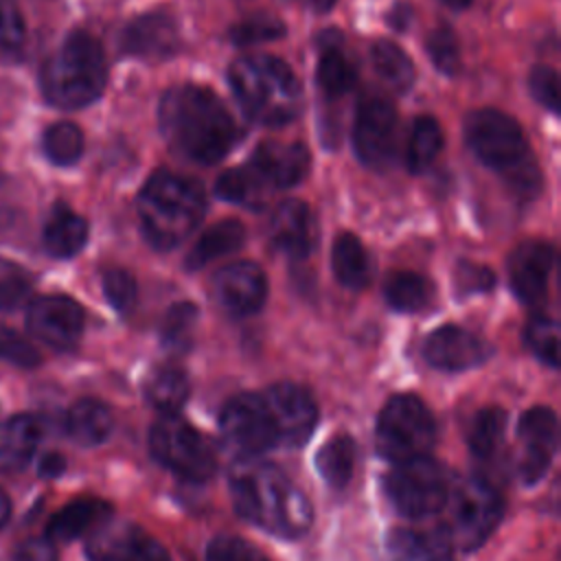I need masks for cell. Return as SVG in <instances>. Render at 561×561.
<instances>
[{"instance_id": "21", "label": "cell", "mask_w": 561, "mask_h": 561, "mask_svg": "<svg viewBox=\"0 0 561 561\" xmlns=\"http://www.w3.org/2000/svg\"><path fill=\"white\" fill-rule=\"evenodd\" d=\"M180 46V31L167 13H145L134 18L121 33V50L142 59L171 57Z\"/></svg>"}, {"instance_id": "48", "label": "cell", "mask_w": 561, "mask_h": 561, "mask_svg": "<svg viewBox=\"0 0 561 561\" xmlns=\"http://www.w3.org/2000/svg\"><path fill=\"white\" fill-rule=\"evenodd\" d=\"M454 280L460 291L473 294V291H489L495 285V274L486 265H478L471 261H460L456 265Z\"/></svg>"}, {"instance_id": "17", "label": "cell", "mask_w": 561, "mask_h": 561, "mask_svg": "<svg viewBox=\"0 0 561 561\" xmlns=\"http://www.w3.org/2000/svg\"><path fill=\"white\" fill-rule=\"evenodd\" d=\"M554 265V250L546 241H524L519 243L508 261V280L511 289L524 305H539L546 300L548 280Z\"/></svg>"}, {"instance_id": "53", "label": "cell", "mask_w": 561, "mask_h": 561, "mask_svg": "<svg viewBox=\"0 0 561 561\" xmlns=\"http://www.w3.org/2000/svg\"><path fill=\"white\" fill-rule=\"evenodd\" d=\"M298 2L307 4L313 11H329L335 4V0H298Z\"/></svg>"}, {"instance_id": "16", "label": "cell", "mask_w": 561, "mask_h": 561, "mask_svg": "<svg viewBox=\"0 0 561 561\" xmlns=\"http://www.w3.org/2000/svg\"><path fill=\"white\" fill-rule=\"evenodd\" d=\"M213 294L230 316H252L267 298L265 272L252 261H234L215 274Z\"/></svg>"}, {"instance_id": "43", "label": "cell", "mask_w": 561, "mask_h": 561, "mask_svg": "<svg viewBox=\"0 0 561 561\" xmlns=\"http://www.w3.org/2000/svg\"><path fill=\"white\" fill-rule=\"evenodd\" d=\"M427 53L432 57V64L436 70H440L447 77H454L460 68V48L458 37L449 26H436L427 37Z\"/></svg>"}, {"instance_id": "47", "label": "cell", "mask_w": 561, "mask_h": 561, "mask_svg": "<svg viewBox=\"0 0 561 561\" xmlns=\"http://www.w3.org/2000/svg\"><path fill=\"white\" fill-rule=\"evenodd\" d=\"M528 85L533 96L548 107L550 112H559V75L554 68L550 66H537L533 68L530 77H528Z\"/></svg>"}, {"instance_id": "24", "label": "cell", "mask_w": 561, "mask_h": 561, "mask_svg": "<svg viewBox=\"0 0 561 561\" xmlns=\"http://www.w3.org/2000/svg\"><path fill=\"white\" fill-rule=\"evenodd\" d=\"M42 438V421L20 412L0 423V471L18 473L35 456Z\"/></svg>"}, {"instance_id": "51", "label": "cell", "mask_w": 561, "mask_h": 561, "mask_svg": "<svg viewBox=\"0 0 561 561\" xmlns=\"http://www.w3.org/2000/svg\"><path fill=\"white\" fill-rule=\"evenodd\" d=\"M64 469H66V460L59 454H46L39 460V476L42 478H55V476L64 473Z\"/></svg>"}, {"instance_id": "27", "label": "cell", "mask_w": 561, "mask_h": 561, "mask_svg": "<svg viewBox=\"0 0 561 561\" xmlns=\"http://www.w3.org/2000/svg\"><path fill=\"white\" fill-rule=\"evenodd\" d=\"M114 419L110 408L99 399H79L66 412V434L81 447H96L112 434Z\"/></svg>"}, {"instance_id": "13", "label": "cell", "mask_w": 561, "mask_h": 561, "mask_svg": "<svg viewBox=\"0 0 561 561\" xmlns=\"http://www.w3.org/2000/svg\"><path fill=\"white\" fill-rule=\"evenodd\" d=\"M276 427L278 447H302L318 425V403L298 383H274L261 392Z\"/></svg>"}, {"instance_id": "34", "label": "cell", "mask_w": 561, "mask_h": 561, "mask_svg": "<svg viewBox=\"0 0 561 561\" xmlns=\"http://www.w3.org/2000/svg\"><path fill=\"white\" fill-rule=\"evenodd\" d=\"M506 421H508V414L500 405H489L476 412L467 434L469 449L476 458L489 460L497 454L506 436Z\"/></svg>"}, {"instance_id": "30", "label": "cell", "mask_w": 561, "mask_h": 561, "mask_svg": "<svg viewBox=\"0 0 561 561\" xmlns=\"http://www.w3.org/2000/svg\"><path fill=\"white\" fill-rule=\"evenodd\" d=\"M188 392V377L178 366H160L151 370V375L145 381V399L153 410L162 412V416L178 414L184 408Z\"/></svg>"}, {"instance_id": "35", "label": "cell", "mask_w": 561, "mask_h": 561, "mask_svg": "<svg viewBox=\"0 0 561 561\" xmlns=\"http://www.w3.org/2000/svg\"><path fill=\"white\" fill-rule=\"evenodd\" d=\"M370 61L379 79L392 90L405 92L414 83V64L394 42L377 39L370 46Z\"/></svg>"}, {"instance_id": "45", "label": "cell", "mask_w": 561, "mask_h": 561, "mask_svg": "<svg viewBox=\"0 0 561 561\" xmlns=\"http://www.w3.org/2000/svg\"><path fill=\"white\" fill-rule=\"evenodd\" d=\"M0 359L20 368H33L42 362V355L31 340L13 329L0 327Z\"/></svg>"}, {"instance_id": "54", "label": "cell", "mask_w": 561, "mask_h": 561, "mask_svg": "<svg viewBox=\"0 0 561 561\" xmlns=\"http://www.w3.org/2000/svg\"><path fill=\"white\" fill-rule=\"evenodd\" d=\"M449 9H456V11H462V9H467L469 4H471V0H443Z\"/></svg>"}, {"instance_id": "33", "label": "cell", "mask_w": 561, "mask_h": 561, "mask_svg": "<svg viewBox=\"0 0 561 561\" xmlns=\"http://www.w3.org/2000/svg\"><path fill=\"white\" fill-rule=\"evenodd\" d=\"M355 458H357L355 438L340 434L320 447V451L316 456V467H318L322 480L331 489H344L353 478Z\"/></svg>"}, {"instance_id": "46", "label": "cell", "mask_w": 561, "mask_h": 561, "mask_svg": "<svg viewBox=\"0 0 561 561\" xmlns=\"http://www.w3.org/2000/svg\"><path fill=\"white\" fill-rule=\"evenodd\" d=\"M206 557L208 561H267L250 541L234 535L215 537L206 548Z\"/></svg>"}, {"instance_id": "28", "label": "cell", "mask_w": 561, "mask_h": 561, "mask_svg": "<svg viewBox=\"0 0 561 561\" xmlns=\"http://www.w3.org/2000/svg\"><path fill=\"white\" fill-rule=\"evenodd\" d=\"M331 267L335 278L348 287V289H364L370 278H373V263L370 256L366 252V248L362 245V241L351 234V232H342L333 248H331Z\"/></svg>"}, {"instance_id": "18", "label": "cell", "mask_w": 561, "mask_h": 561, "mask_svg": "<svg viewBox=\"0 0 561 561\" xmlns=\"http://www.w3.org/2000/svg\"><path fill=\"white\" fill-rule=\"evenodd\" d=\"M491 346L476 333L447 324L432 331L423 344V355L427 364L438 370H469L484 364L491 355Z\"/></svg>"}, {"instance_id": "29", "label": "cell", "mask_w": 561, "mask_h": 561, "mask_svg": "<svg viewBox=\"0 0 561 561\" xmlns=\"http://www.w3.org/2000/svg\"><path fill=\"white\" fill-rule=\"evenodd\" d=\"M316 79L320 90L329 99H340L353 90L357 81V68L337 42H322L318 55Z\"/></svg>"}, {"instance_id": "37", "label": "cell", "mask_w": 561, "mask_h": 561, "mask_svg": "<svg viewBox=\"0 0 561 561\" xmlns=\"http://www.w3.org/2000/svg\"><path fill=\"white\" fill-rule=\"evenodd\" d=\"M215 191L221 199H226L230 204L259 208V206H263L267 186L259 180V175L252 171L250 164H243V167L221 173L215 184Z\"/></svg>"}, {"instance_id": "50", "label": "cell", "mask_w": 561, "mask_h": 561, "mask_svg": "<svg viewBox=\"0 0 561 561\" xmlns=\"http://www.w3.org/2000/svg\"><path fill=\"white\" fill-rule=\"evenodd\" d=\"M57 543H53L46 535L44 537H31L22 541L11 561H57Z\"/></svg>"}, {"instance_id": "25", "label": "cell", "mask_w": 561, "mask_h": 561, "mask_svg": "<svg viewBox=\"0 0 561 561\" xmlns=\"http://www.w3.org/2000/svg\"><path fill=\"white\" fill-rule=\"evenodd\" d=\"M110 515V504L99 497H77L59 508L46 526V537L53 543H68L99 528Z\"/></svg>"}, {"instance_id": "19", "label": "cell", "mask_w": 561, "mask_h": 561, "mask_svg": "<svg viewBox=\"0 0 561 561\" xmlns=\"http://www.w3.org/2000/svg\"><path fill=\"white\" fill-rule=\"evenodd\" d=\"M90 561H171L169 552L140 526L110 528L105 522L85 546Z\"/></svg>"}, {"instance_id": "22", "label": "cell", "mask_w": 561, "mask_h": 561, "mask_svg": "<svg viewBox=\"0 0 561 561\" xmlns=\"http://www.w3.org/2000/svg\"><path fill=\"white\" fill-rule=\"evenodd\" d=\"M270 239L291 259H307L318 243V226L311 208L300 199L283 202L270 219Z\"/></svg>"}, {"instance_id": "40", "label": "cell", "mask_w": 561, "mask_h": 561, "mask_svg": "<svg viewBox=\"0 0 561 561\" xmlns=\"http://www.w3.org/2000/svg\"><path fill=\"white\" fill-rule=\"evenodd\" d=\"M197 322V307L193 302H175L167 311L160 329V340L171 351H186L193 342V329Z\"/></svg>"}, {"instance_id": "9", "label": "cell", "mask_w": 561, "mask_h": 561, "mask_svg": "<svg viewBox=\"0 0 561 561\" xmlns=\"http://www.w3.org/2000/svg\"><path fill=\"white\" fill-rule=\"evenodd\" d=\"M149 449L162 467L188 482H206L217 471L213 447L178 414H167L153 423Z\"/></svg>"}, {"instance_id": "41", "label": "cell", "mask_w": 561, "mask_h": 561, "mask_svg": "<svg viewBox=\"0 0 561 561\" xmlns=\"http://www.w3.org/2000/svg\"><path fill=\"white\" fill-rule=\"evenodd\" d=\"M33 289L31 274L15 261L0 259V313L13 311L26 302Z\"/></svg>"}, {"instance_id": "52", "label": "cell", "mask_w": 561, "mask_h": 561, "mask_svg": "<svg viewBox=\"0 0 561 561\" xmlns=\"http://www.w3.org/2000/svg\"><path fill=\"white\" fill-rule=\"evenodd\" d=\"M9 515H11V500L7 497V493L0 491V530L9 522Z\"/></svg>"}, {"instance_id": "10", "label": "cell", "mask_w": 561, "mask_h": 561, "mask_svg": "<svg viewBox=\"0 0 561 561\" xmlns=\"http://www.w3.org/2000/svg\"><path fill=\"white\" fill-rule=\"evenodd\" d=\"M383 486L397 513L410 519H421L445 508L451 482L434 458L423 456L394 465L386 476Z\"/></svg>"}, {"instance_id": "14", "label": "cell", "mask_w": 561, "mask_h": 561, "mask_svg": "<svg viewBox=\"0 0 561 561\" xmlns=\"http://www.w3.org/2000/svg\"><path fill=\"white\" fill-rule=\"evenodd\" d=\"M83 324H85L83 307L70 296L48 294V296H37L28 302V309H26L28 333L55 351H70L79 342L83 333Z\"/></svg>"}, {"instance_id": "3", "label": "cell", "mask_w": 561, "mask_h": 561, "mask_svg": "<svg viewBox=\"0 0 561 561\" xmlns=\"http://www.w3.org/2000/svg\"><path fill=\"white\" fill-rule=\"evenodd\" d=\"M465 140L471 153L519 195L533 197L541 186L537 162L519 123L493 107L476 110L465 121Z\"/></svg>"}, {"instance_id": "44", "label": "cell", "mask_w": 561, "mask_h": 561, "mask_svg": "<svg viewBox=\"0 0 561 561\" xmlns=\"http://www.w3.org/2000/svg\"><path fill=\"white\" fill-rule=\"evenodd\" d=\"M103 294L118 313H127L136 305V280L127 270L112 267L103 274Z\"/></svg>"}, {"instance_id": "39", "label": "cell", "mask_w": 561, "mask_h": 561, "mask_svg": "<svg viewBox=\"0 0 561 561\" xmlns=\"http://www.w3.org/2000/svg\"><path fill=\"white\" fill-rule=\"evenodd\" d=\"M524 342L539 362L559 368V324L548 316H533L524 327Z\"/></svg>"}, {"instance_id": "6", "label": "cell", "mask_w": 561, "mask_h": 561, "mask_svg": "<svg viewBox=\"0 0 561 561\" xmlns=\"http://www.w3.org/2000/svg\"><path fill=\"white\" fill-rule=\"evenodd\" d=\"M107 83V64L101 42L88 31H72L44 61L39 88L59 110H81L94 103Z\"/></svg>"}, {"instance_id": "42", "label": "cell", "mask_w": 561, "mask_h": 561, "mask_svg": "<svg viewBox=\"0 0 561 561\" xmlns=\"http://www.w3.org/2000/svg\"><path fill=\"white\" fill-rule=\"evenodd\" d=\"M280 35H285V24L278 18L270 15V13L248 15L230 28V39L237 46L270 42V39H276Z\"/></svg>"}, {"instance_id": "31", "label": "cell", "mask_w": 561, "mask_h": 561, "mask_svg": "<svg viewBox=\"0 0 561 561\" xmlns=\"http://www.w3.org/2000/svg\"><path fill=\"white\" fill-rule=\"evenodd\" d=\"M245 241V230L241 221L237 219H224L215 226H210L197 243L191 248L186 256V267L188 270H202L210 261L237 252Z\"/></svg>"}, {"instance_id": "12", "label": "cell", "mask_w": 561, "mask_h": 561, "mask_svg": "<svg viewBox=\"0 0 561 561\" xmlns=\"http://www.w3.org/2000/svg\"><path fill=\"white\" fill-rule=\"evenodd\" d=\"M219 427L228 445L241 458H259L278 447L276 427L261 392H241L232 397L219 414Z\"/></svg>"}, {"instance_id": "11", "label": "cell", "mask_w": 561, "mask_h": 561, "mask_svg": "<svg viewBox=\"0 0 561 561\" xmlns=\"http://www.w3.org/2000/svg\"><path fill=\"white\" fill-rule=\"evenodd\" d=\"M353 147L357 158L375 171L392 167L399 151V116L394 105L379 94H366L353 123Z\"/></svg>"}, {"instance_id": "8", "label": "cell", "mask_w": 561, "mask_h": 561, "mask_svg": "<svg viewBox=\"0 0 561 561\" xmlns=\"http://www.w3.org/2000/svg\"><path fill=\"white\" fill-rule=\"evenodd\" d=\"M447 522L443 524L451 546L476 550L482 546L504 517V500L491 482L478 476L462 478L449 486Z\"/></svg>"}, {"instance_id": "5", "label": "cell", "mask_w": 561, "mask_h": 561, "mask_svg": "<svg viewBox=\"0 0 561 561\" xmlns=\"http://www.w3.org/2000/svg\"><path fill=\"white\" fill-rule=\"evenodd\" d=\"M204 213V188L180 173H153L138 195L140 228L156 250L180 245L199 226Z\"/></svg>"}, {"instance_id": "20", "label": "cell", "mask_w": 561, "mask_h": 561, "mask_svg": "<svg viewBox=\"0 0 561 561\" xmlns=\"http://www.w3.org/2000/svg\"><path fill=\"white\" fill-rule=\"evenodd\" d=\"M309 151L302 142H261L250 160L252 171L267 188H289L305 180L309 173Z\"/></svg>"}, {"instance_id": "15", "label": "cell", "mask_w": 561, "mask_h": 561, "mask_svg": "<svg viewBox=\"0 0 561 561\" xmlns=\"http://www.w3.org/2000/svg\"><path fill=\"white\" fill-rule=\"evenodd\" d=\"M517 476L524 484H535L550 469L559 447V421L554 410L546 405H535L526 410L517 425Z\"/></svg>"}, {"instance_id": "36", "label": "cell", "mask_w": 561, "mask_h": 561, "mask_svg": "<svg viewBox=\"0 0 561 561\" xmlns=\"http://www.w3.org/2000/svg\"><path fill=\"white\" fill-rule=\"evenodd\" d=\"M443 149V131L436 118L419 116L412 123L408 147H405V164L412 173L425 171Z\"/></svg>"}, {"instance_id": "1", "label": "cell", "mask_w": 561, "mask_h": 561, "mask_svg": "<svg viewBox=\"0 0 561 561\" xmlns=\"http://www.w3.org/2000/svg\"><path fill=\"white\" fill-rule=\"evenodd\" d=\"M158 125L178 156L199 164L219 162L239 140L237 123L221 99L195 83L173 85L162 94Z\"/></svg>"}, {"instance_id": "26", "label": "cell", "mask_w": 561, "mask_h": 561, "mask_svg": "<svg viewBox=\"0 0 561 561\" xmlns=\"http://www.w3.org/2000/svg\"><path fill=\"white\" fill-rule=\"evenodd\" d=\"M44 248L55 259H70L83 250L88 243V221L66 204H55L44 230Z\"/></svg>"}, {"instance_id": "38", "label": "cell", "mask_w": 561, "mask_h": 561, "mask_svg": "<svg viewBox=\"0 0 561 561\" xmlns=\"http://www.w3.org/2000/svg\"><path fill=\"white\" fill-rule=\"evenodd\" d=\"M42 147L46 158L57 167L75 164L83 153V131L70 121H59L46 127Z\"/></svg>"}, {"instance_id": "49", "label": "cell", "mask_w": 561, "mask_h": 561, "mask_svg": "<svg viewBox=\"0 0 561 561\" xmlns=\"http://www.w3.org/2000/svg\"><path fill=\"white\" fill-rule=\"evenodd\" d=\"M24 39V18L15 0H0V48H15Z\"/></svg>"}, {"instance_id": "32", "label": "cell", "mask_w": 561, "mask_h": 561, "mask_svg": "<svg viewBox=\"0 0 561 561\" xmlns=\"http://www.w3.org/2000/svg\"><path fill=\"white\" fill-rule=\"evenodd\" d=\"M383 298L394 311L416 313L432 305L434 283L416 272H394L383 283Z\"/></svg>"}, {"instance_id": "7", "label": "cell", "mask_w": 561, "mask_h": 561, "mask_svg": "<svg viewBox=\"0 0 561 561\" xmlns=\"http://www.w3.org/2000/svg\"><path fill=\"white\" fill-rule=\"evenodd\" d=\"M375 443L379 456L392 465L430 456L436 445L430 408L416 394L390 397L377 416Z\"/></svg>"}, {"instance_id": "2", "label": "cell", "mask_w": 561, "mask_h": 561, "mask_svg": "<svg viewBox=\"0 0 561 561\" xmlns=\"http://www.w3.org/2000/svg\"><path fill=\"white\" fill-rule=\"evenodd\" d=\"M234 511L278 537H300L313 519L307 495L272 462L241 458L230 471Z\"/></svg>"}, {"instance_id": "23", "label": "cell", "mask_w": 561, "mask_h": 561, "mask_svg": "<svg viewBox=\"0 0 561 561\" xmlns=\"http://www.w3.org/2000/svg\"><path fill=\"white\" fill-rule=\"evenodd\" d=\"M383 561H456L443 526L432 530L394 528L383 543Z\"/></svg>"}, {"instance_id": "4", "label": "cell", "mask_w": 561, "mask_h": 561, "mask_svg": "<svg viewBox=\"0 0 561 561\" xmlns=\"http://www.w3.org/2000/svg\"><path fill=\"white\" fill-rule=\"evenodd\" d=\"M228 83L248 118L278 127L300 112L302 90L294 70L274 55H245L230 64Z\"/></svg>"}]
</instances>
